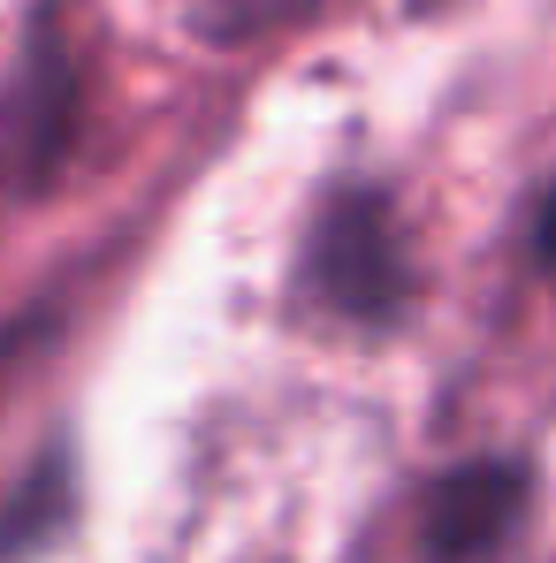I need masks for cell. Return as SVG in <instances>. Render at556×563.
I'll return each mask as SVG.
<instances>
[{
    "instance_id": "obj_1",
    "label": "cell",
    "mask_w": 556,
    "mask_h": 563,
    "mask_svg": "<svg viewBox=\"0 0 556 563\" xmlns=\"http://www.w3.org/2000/svg\"><path fill=\"white\" fill-rule=\"evenodd\" d=\"M297 297L320 320L359 328V335L404 320V305H412V252H404L389 190L344 184L320 198V213L305 229V252H297Z\"/></svg>"
},
{
    "instance_id": "obj_6",
    "label": "cell",
    "mask_w": 556,
    "mask_h": 563,
    "mask_svg": "<svg viewBox=\"0 0 556 563\" xmlns=\"http://www.w3.org/2000/svg\"><path fill=\"white\" fill-rule=\"evenodd\" d=\"M534 252H542V267L556 275V190L542 198V213H534Z\"/></svg>"
},
{
    "instance_id": "obj_4",
    "label": "cell",
    "mask_w": 556,
    "mask_h": 563,
    "mask_svg": "<svg viewBox=\"0 0 556 563\" xmlns=\"http://www.w3.org/2000/svg\"><path fill=\"white\" fill-rule=\"evenodd\" d=\"M69 526V457H46L8 503H0V563L31 556L39 541H54Z\"/></svg>"
},
{
    "instance_id": "obj_5",
    "label": "cell",
    "mask_w": 556,
    "mask_h": 563,
    "mask_svg": "<svg viewBox=\"0 0 556 563\" xmlns=\"http://www.w3.org/2000/svg\"><path fill=\"white\" fill-rule=\"evenodd\" d=\"M320 0H206L198 8V23L214 31V38H260V31H275L290 15H313Z\"/></svg>"
},
{
    "instance_id": "obj_2",
    "label": "cell",
    "mask_w": 556,
    "mask_h": 563,
    "mask_svg": "<svg viewBox=\"0 0 556 563\" xmlns=\"http://www.w3.org/2000/svg\"><path fill=\"white\" fill-rule=\"evenodd\" d=\"M77 122H85V77H77V46L39 23L8 92H0V190L39 198L69 168L77 153Z\"/></svg>"
},
{
    "instance_id": "obj_3",
    "label": "cell",
    "mask_w": 556,
    "mask_h": 563,
    "mask_svg": "<svg viewBox=\"0 0 556 563\" xmlns=\"http://www.w3.org/2000/svg\"><path fill=\"white\" fill-rule=\"evenodd\" d=\"M534 510V472L511 457H472L443 472L419 503V563H495Z\"/></svg>"
}]
</instances>
